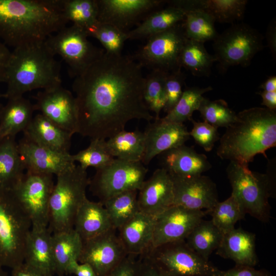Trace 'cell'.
<instances>
[{
    "label": "cell",
    "mask_w": 276,
    "mask_h": 276,
    "mask_svg": "<svg viewBox=\"0 0 276 276\" xmlns=\"http://www.w3.org/2000/svg\"><path fill=\"white\" fill-rule=\"evenodd\" d=\"M142 68L132 56L104 52L75 78L78 133L106 140L125 130L132 120L154 119L144 101Z\"/></svg>",
    "instance_id": "obj_1"
},
{
    "label": "cell",
    "mask_w": 276,
    "mask_h": 276,
    "mask_svg": "<svg viewBox=\"0 0 276 276\" xmlns=\"http://www.w3.org/2000/svg\"><path fill=\"white\" fill-rule=\"evenodd\" d=\"M67 22L63 0H0V39L14 48L44 41Z\"/></svg>",
    "instance_id": "obj_2"
},
{
    "label": "cell",
    "mask_w": 276,
    "mask_h": 276,
    "mask_svg": "<svg viewBox=\"0 0 276 276\" xmlns=\"http://www.w3.org/2000/svg\"><path fill=\"white\" fill-rule=\"evenodd\" d=\"M236 121L227 127L220 138L217 155L248 166L255 156L276 146V111L252 107L237 113Z\"/></svg>",
    "instance_id": "obj_3"
},
{
    "label": "cell",
    "mask_w": 276,
    "mask_h": 276,
    "mask_svg": "<svg viewBox=\"0 0 276 276\" xmlns=\"http://www.w3.org/2000/svg\"><path fill=\"white\" fill-rule=\"evenodd\" d=\"M44 41L14 48L9 59L5 82L8 100L23 96L30 91L61 85L60 63Z\"/></svg>",
    "instance_id": "obj_4"
},
{
    "label": "cell",
    "mask_w": 276,
    "mask_h": 276,
    "mask_svg": "<svg viewBox=\"0 0 276 276\" xmlns=\"http://www.w3.org/2000/svg\"><path fill=\"white\" fill-rule=\"evenodd\" d=\"M89 182L86 170L80 165L57 176L49 203L48 227L52 234L74 228L78 209L87 198Z\"/></svg>",
    "instance_id": "obj_5"
},
{
    "label": "cell",
    "mask_w": 276,
    "mask_h": 276,
    "mask_svg": "<svg viewBox=\"0 0 276 276\" xmlns=\"http://www.w3.org/2000/svg\"><path fill=\"white\" fill-rule=\"evenodd\" d=\"M31 221L11 189H0V266L12 269L24 262Z\"/></svg>",
    "instance_id": "obj_6"
},
{
    "label": "cell",
    "mask_w": 276,
    "mask_h": 276,
    "mask_svg": "<svg viewBox=\"0 0 276 276\" xmlns=\"http://www.w3.org/2000/svg\"><path fill=\"white\" fill-rule=\"evenodd\" d=\"M226 173L232 192L245 214L267 222L270 217L269 198L273 195L274 179L270 174L252 172L248 166L230 162Z\"/></svg>",
    "instance_id": "obj_7"
},
{
    "label": "cell",
    "mask_w": 276,
    "mask_h": 276,
    "mask_svg": "<svg viewBox=\"0 0 276 276\" xmlns=\"http://www.w3.org/2000/svg\"><path fill=\"white\" fill-rule=\"evenodd\" d=\"M263 35L245 23H234L218 34L213 41V55L220 70L229 67L250 65L255 56L263 48Z\"/></svg>",
    "instance_id": "obj_8"
},
{
    "label": "cell",
    "mask_w": 276,
    "mask_h": 276,
    "mask_svg": "<svg viewBox=\"0 0 276 276\" xmlns=\"http://www.w3.org/2000/svg\"><path fill=\"white\" fill-rule=\"evenodd\" d=\"M139 257L165 276H211L216 268L192 249L185 240L151 247Z\"/></svg>",
    "instance_id": "obj_9"
},
{
    "label": "cell",
    "mask_w": 276,
    "mask_h": 276,
    "mask_svg": "<svg viewBox=\"0 0 276 276\" xmlns=\"http://www.w3.org/2000/svg\"><path fill=\"white\" fill-rule=\"evenodd\" d=\"M86 31L72 25L51 35L45 42L53 54L59 55L68 66L71 76L83 73L104 53L88 39Z\"/></svg>",
    "instance_id": "obj_10"
},
{
    "label": "cell",
    "mask_w": 276,
    "mask_h": 276,
    "mask_svg": "<svg viewBox=\"0 0 276 276\" xmlns=\"http://www.w3.org/2000/svg\"><path fill=\"white\" fill-rule=\"evenodd\" d=\"M147 172L148 169L141 162H128L115 158L108 165L96 170L90 179V190L103 203L121 193L138 191L145 180Z\"/></svg>",
    "instance_id": "obj_11"
},
{
    "label": "cell",
    "mask_w": 276,
    "mask_h": 276,
    "mask_svg": "<svg viewBox=\"0 0 276 276\" xmlns=\"http://www.w3.org/2000/svg\"><path fill=\"white\" fill-rule=\"evenodd\" d=\"M187 39L182 22L147 39L132 57L142 67L170 73L181 68L180 55Z\"/></svg>",
    "instance_id": "obj_12"
},
{
    "label": "cell",
    "mask_w": 276,
    "mask_h": 276,
    "mask_svg": "<svg viewBox=\"0 0 276 276\" xmlns=\"http://www.w3.org/2000/svg\"><path fill=\"white\" fill-rule=\"evenodd\" d=\"M54 185L52 174L26 171L11 189L28 216L32 227H48Z\"/></svg>",
    "instance_id": "obj_13"
},
{
    "label": "cell",
    "mask_w": 276,
    "mask_h": 276,
    "mask_svg": "<svg viewBox=\"0 0 276 276\" xmlns=\"http://www.w3.org/2000/svg\"><path fill=\"white\" fill-rule=\"evenodd\" d=\"M98 21L125 32L138 26L152 12L164 7V0H97Z\"/></svg>",
    "instance_id": "obj_14"
},
{
    "label": "cell",
    "mask_w": 276,
    "mask_h": 276,
    "mask_svg": "<svg viewBox=\"0 0 276 276\" xmlns=\"http://www.w3.org/2000/svg\"><path fill=\"white\" fill-rule=\"evenodd\" d=\"M117 229L83 242L78 261L89 264L96 276H108L128 255Z\"/></svg>",
    "instance_id": "obj_15"
},
{
    "label": "cell",
    "mask_w": 276,
    "mask_h": 276,
    "mask_svg": "<svg viewBox=\"0 0 276 276\" xmlns=\"http://www.w3.org/2000/svg\"><path fill=\"white\" fill-rule=\"evenodd\" d=\"M33 98L35 110L73 135L77 133V104L71 91L60 85L39 91Z\"/></svg>",
    "instance_id": "obj_16"
},
{
    "label": "cell",
    "mask_w": 276,
    "mask_h": 276,
    "mask_svg": "<svg viewBox=\"0 0 276 276\" xmlns=\"http://www.w3.org/2000/svg\"><path fill=\"white\" fill-rule=\"evenodd\" d=\"M207 214L205 210H193L174 204L170 206L155 217L152 247L185 240Z\"/></svg>",
    "instance_id": "obj_17"
},
{
    "label": "cell",
    "mask_w": 276,
    "mask_h": 276,
    "mask_svg": "<svg viewBox=\"0 0 276 276\" xmlns=\"http://www.w3.org/2000/svg\"><path fill=\"white\" fill-rule=\"evenodd\" d=\"M174 204L193 210L211 211L219 202L217 187L208 176L171 175Z\"/></svg>",
    "instance_id": "obj_18"
},
{
    "label": "cell",
    "mask_w": 276,
    "mask_h": 276,
    "mask_svg": "<svg viewBox=\"0 0 276 276\" xmlns=\"http://www.w3.org/2000/svg\"><path fill=\"white\" fill-rule=\"evenodd\" d=\"M154 119V121L149 123L143 132L145 151L142 163L145 165L156 156L184 145L190 137L183 123L170 122L160 117Z\"/></svg>",
    "instance_id": "obj_19"
},
{
    "label": "cell",
    "mask_w": 276,
    "mask_h": 276,
    "mask_svg": "<svg viewBox=\"0 0 276 276\" xmlns=\"http://www.w3.org/2000/svg\"><path fill=\"white\" fill-rule=\"evenodd\" d=\"M17 147L26 171L57 176L75 165L70 153L53 151L24 136L17 143Z\"/></svg>",
    "instance_id": "obj_20"
},
{
    "label": "cell",
    "mask_w": 276,
    "mask_h": 276,
    "mask_svg": "<svg viewBox=\"0 0 276 276\" xmlns=\"http://www.w3.org/2000/svg\"><path fill=\"white\" fill-rule=\"evenodd\" d=\"M140 212L156 217L174 205L173 183L164 169H157L138 190Z\"/></svg>",
    "instance_id": "obj_21"
},
{
    "label": "cell",
    "mask_w": 276,
    "mask_h": 276,
    "mask_svg": "<svg viewBox=\"0 0 276 276\" xmlns=\"http://www.w3.org/2000/svg\"><path fill=\"white\" fill-rule=\"evenodd\" d=\"M159 155L161 168L171 175H201L212 168L205 155L198 153L193 147L185 144L169 149Z\"/></svg>",
    "instance_id": "obj_22"
},
{
    "label": "cell",
    "mask_w": 276,
    "mask_h": 276,
    "mask_svg": "<svg viewBox=\"0 0 276 276\" xmlns=\"http://www.w3.org/2000/svg\"><path fill=\"white\" fill-rule=\"evenodd\" d=\"M155 217L139 212L117 231L128 255L139 257L152 247Z\"/></svg>",
    "instance_id": "obj_23"
},
{
    "label": "cell",
    "mask_w": 276,
    "mask_h": 276,
    "mask_svg": "<svg viewBox=\"0 0 276 276\" xmlns=\"http://www.w3.org/2000/svg\"><path fill=\"white\" fill-rule=\"evenodd\" d=\"M52 234L48 227H32L27 241L24 263L41 276L55 274Z\"/></svg>",
    "instance_id": "obj_24"
},
{
    "label": "cell",
    "mask_w": 276,
    "mask_h": 276,
    "mask_svg": "<svg viewBox=\"0 0 276 276\" xmlns=\"http://www.w3.org/2000/svg\"><path fill=\"white\" fill-rule=\"evenodd\" d=\"M216 255L233 260L236 265L255 267L259 262L255 234L235 228L223 235Z\"/></svg>",
    "instance_id": "obj_25"
},
{
    "label": "cell",
    "mask_w": 276,
    "mask_h": 276,
    "mask_svg": "<svg viewBox=\"0 0 276 276\" xmlns=\"http://www.w3.org/2000/svg\"><path fill=\"white\" fill-rule=\"evenodd\" d=\"M23 133L39 145L58 152L70 153L73 134L39 113L33 117Z\"/></svg>",
    "instance_id": "obj_26"
},
{
    "label": "cell",
    "mask_w": 276,
    "mask_h": 276,
    "mask_svg": "<svg viewBox=\"0 0 276 276\" xmlns=\"http://www.w3.org/2000/svg\"><path fill=\"white\" fill-rule=\"evenodd\" d=\"M112 228H114L104 205L99 201L86 198L78 209L74 225V229L82 241L101 235Z\"/></svg>",
    "instance_id": "obj_27"
},
{
    "label": "cell",
    "mask_w": 276,
    "mask_h": 276,
    "mask_svg": "<svg viewBox=\"0 0 276 276\" xmlns=\"http://www.w3.org/2000/svg\"><path fill=\"white\" fill-rule=\"evenodd\" d=\"M167 4V6L152 12L138 26L127 32L128 39H147L182 22L185 11L168 1Z\"/></svg>",
    "instance_id": "obj_28"
},
{
    "label": "cell",
    "mask_w": 276,
    "mask_h": 276,
    "mask_svg": "<svg viewBox=\"0 0 276 276\" xmlns=\"http://www.w3.org/2000/svg\"><path fill=\"white\" fill-rule=\"evenodd\" d=\"M169 3L183 10L194 8L205 11L220 23L234 24L244 15L246 0H173Z\"/></svg>",
    "instance_id": "obj_29"
},
{
    "label": "cell",
    "mask_w": 276,
    "mask_h": 276,
    "mask_svg": "<svg viewBox=\"0 0 276 276\" xmlns=\"http://www.w3.org/2000/svg\"><path fill=\"white\" fill-rule=\"evenodd\" d=\"M34 104L24 96L8 99L0 112V136H13L23 132L33 118Z\"/></svg>",
    "instance_id": "obj_30"
},
{
    "label": "cell",
    "mask_w": 276,
    "mask_h": 276,
    "mask_svg": "<svg viewBox=\"0 0 276 276\" xmlns=\"http://www.w3.org/2000/svg\"><path fill=\"white\" fill-rule=\"evenodd\" d=\"M51 241L55 273L64 276L69 263L78 260L83 241L74 228L53 233Z\"/></svg>",
    "instance_id": "obj_31"
},
{
    "label": "cell",
    "mask_w": 276,
    "mask_h": 276,
    "mask_svg": "<svg viewBox=\"0 0 276 276\" xmlns=\"http://www.w3.org/2000/svg\"><path fill=\"white\" fill-rule=\"evenodd\" d=\"M15 137L0 142V189H12L25 173Z\"/></svg>",
    "instance_id": "obj_32"
},
{
    "label": "cell",
    "mask_w": 276,
    "mask_h": 276,
    "mask_svg": "<svg viewBox=\"0 0 276 276\" xmlns=\"http://www.w3.org/2000/svg\"><path fill=\"white\" fill-rule=\"evenodd\" d=\"M106 143L109 151L114 158L142 162L145 151L143 132L124 130L106 140Z\"/></svg>",
    "instance_id": "obj_33"
},
{
    "label": "cell",
    "mask_w": 276,
    "mask_h": 276,
    "mask_svg": "<svg viewBox=\"0 0 276 276\" xmlns=\"http://www.w3.org/2000/svg\"><path fill=\"white\" fill-rule=\"evenodd\" d=\"M223 234L211 220L202 219L192 230L185 239L187 245L206 261L219 247Z\"/></svg>",
    "instance_id": "obj_34"
},
{
    "label": "cell",
    "mask_w": 276,
    "mask_h": 276,
    "mask_svg": "<svg viewBox=\"0 0 276 276\" xmlns=\"http://www.w3.org/2000/svg\"><path fill=\"white\" fill-rule=\"evenodd\" d=\"M216 59L209 54L204 43L187 39L181 50L179 64L197 77H209Z\"/></svg>",
    "instance_id": "obj_35"
},
{
    "label": "cell",
    "mask_w": 276,
    "mask_h": 276,
    "mask_svg": "<svg viewBox=\"0 0 276 276\" xmlns=\"http://www.w3.org/2000/svg\"><path fill=\"white\" fill-rule=\"evenodd\" d=\"M184 10L185 17L182 26L187 39L203 43L215 39L219 34L215 29L216 21L213 16L199 9Z\"/></svg>",
    "instance_id": "obj_36"
},
{
    "label": "cell",
    "mask_w": 276,
    "mask_h": 276,
    "mask_svg": "<svg viewBox=\"0 0 276 276\" xmlns=\"http://www.w3.org/2000/svg\"><path fill=\"white\" fill-rule=\"evenodd\" d=\"M137 190L124 192L104 202L112 225L118 230L140 212Z\"/></svg>",
    "instance_id": "obj_37"
},
{
    "label": "cell",
    "mask_w": 276,
    "mask_h": 276,
    "mask_svg": "<svg viewBox=\"0 0 276 276\" xmlns=\"http://www.w3.org/2000/svg\"><path fill=\"white\" fill-rule=\"evenodd\" d=\"M213 89L212 87H186L179 101L169 112L163 118L167 121L183 123L190 121L193 112L198 110L204 98L203 94Z\"/></svg>",
    "instance_id": "obj_38"
},
{
    "label": "cell",
    "mask_w": 276,
    "mask_h": 276,
    "mask_svg": "<svg viewBox=\"0 0 276 276\" xmlns=\"http://www.w3.org/2000/svg\"><path fill=\"white\" fill-rule=\"evenodd\" d=\"M208 214L211 216V221L223 235L234 229L236 223L244 219L246 215L232 194L226 200L219 201Z\"/></svg>",
    "instance_id": "obj_39"
},
{
    "label": "cell",
    "mask_w": 276,
    "mask_h": 276,
    "mask_svg": "<svg viewBox=\"0 0 276 276\" xmlns=\"http://www.w3.org/2000/svg\"><path fill=\"white\" fill-rule=\"evenodd\" d=\"M66 20L86 31L98 22L97 0H63Z\"/></svg>",
    "instance_id": "obj_40"
},
{
    "label": "cell",
    "mask_w": 276,
    "mask_h": 276,
    "mask_svg": "<svg viewBox=\"0 0 276 276\" xmlns=\"http://www.w3.org/2000/svg\"><path fill=\"white\" fill-rule=\"evenodd\" d=\"M87 35L99 41L105 52L111 55H121L125 42L128 40L127 32L110 24L98 21L86 30Z\"/></svg>",
    "instance_id": "obj_41"
},
{
    "label": "cell",
    "mask_w": 276,
    "mask_h": 276,
    "mask_svg": "<svg viewBox=\"0 0 276 276\" xmlns=\"http://www.w3.org/2000/svg\"><path fill=\"white\" fill-rule=\"evenodd\" d=\"M167 73L152 71L145 77L144 101L148 110L155 113L154 118H159L160 112L166 104L165 80Z\"/></svg>",
    "instance_id": "obj_42"
},
{
    "label": "cell",
    "mask_w": 276,
    "mask_h": 276,
    "mask_svg": "<svg viewBox=\"0 0 276 276\" xmlns=\"http://www.w3.org/2000/svg\"><path fill=\"white\" fill-rule=\"evenodd\" d=\"M72 158L74 162H78L79 165L85 170L89 167L96 170L102 168L115 158L108 149L106 140L101 139L90 140L89 146L72 155Z\"/></svg>",
    "instance_id": "obj_43"
},
{
    "label": "cell",
    "mask_w": 276,
    "mask_h": 276,
    "mask_svg": "<svg viewBox=\"0 0 276 276\" xmlns=\"http://www.w3.org/2000/svg\"><path fill=\"white\" fill-rule=\"evenodd\" d=\"M204 121L218 128H226L237 120V113L223 99L210 100L204 98L198 109Z\"/></svg>",
    "instance_id": "obj_44"
},
{
    "label": "cell",
    "mask_w": 276,
    "mask_h": 276,
    "mask_svg": "<svg viewBox=\"0 0 276 276\" xmlns=\"http://www.w3.org/2000/svg\"><path fill=\"white\" fill-rule=\"evenodd\" d=\"M185 75L181 68L167 73L165 80L166 104L163 109L168 113L173 109L180 98L183 90Z\"/></svg>",
    "instance_id": "obj_45"
},
{
    "label": "cell",
    "mask_w": 276,
    "mask_h": 276,
    "mask_svg": "<svg viewBox=\"0 0 276 276\" xmlns=\"http://www.w3.org/2000/svg\"><path fill=\"white\" fill-rule=\"evenodd\" d=\"M193 128L189 132L196 144L206 151H211L215 143L220 139L218 127L205 121L197 122L192 119Z\"/></svg>",
    "instance_id": "obj_46"
},
{
    "label": "cell",
    "mask_w": 276,
    "mask_h": 276,
    "mask_svg": "<svg viewBox=\"0 0 276 276\" xmlns=\"http://www.w3.org/2000/svg\"><path fill=\"white\" fill-rule=\"evenodd\" d=\"M211 276H274L265 269H256L254 267L235 265L227 270L216 267Z\"/></svg>",
    "instance_id": "obj_47"
},
{
    "label": "cell",
    "mask_w": 276,
    "mask_h": 276,
    "mask_svg": "<svg viewBox=\"0 0 276 276\" xmlns=\"http://www.w3.org/2000/svg\"><path fill=\"white\" fill-rule=\"evenodd\" d=\"M136 257L128 254L108 276H139L140 261Z\"/></svg>",
    "instance_id": "obj_48"
},
{
    "label": "cell",
    "mask_w": 276,
    "mask_h": 276,
    "mask_svg": "<svg viewBox=\"0 0 276 276\" xmlns=\"http://www.w3.org/2000/svg\"><path fill=\"white\" fill-rule=\"evenodd\" d=\"M74 274L76 276H96L92 267L87 263H79L77 259H73L68 264L66 274Z\"/></svg>",
    "instance_id": "obj_49"
},
{
    "label": "cell",
    "mask_w": 276,
    "mask_h": 276,
    "mask_svg": "<svg viewBox=\"0 0 276 276\" xmlns=\"http://www.w3.org/2000/svg\"><path fill=\"white\" fill-rule=\"evenodd\" d=\"M11 52L0 39V83L5 82Z\"/></svg>",
    "instance_id": "obj_50"
},
{
    "label": "cell",
    "mask_w": 276,
    "mask_h": 276,
    "mask_svg": "<svg viewBox=\"0 0 276 276\" xmlns=\"http://www.w3.org/2000/svg\"><path fill=\"white\" fill-rule=\"evenodd\" d=\"M266 38L267 46L269 48L273 58L276 59V21L273 18L267 27Z\"/></svg>",
    "instance_id": "obj_51"
},
{
    "label": "cell",
    "mask_w": 276,
    "mask_h": 276,
    "mask_svg": "<svg viewBox=\"0 0 276 276\" xmlns=\"http://www.w3.org/2000/svg\"><path fill=\"white\" fill-rule=\"evenodd\" d=\"M140 267L139 276H165L146 259L139 257Z\"/></svg>",
    "instance_id": "obj_52"
},
{
    "label": "cell",
    "mask_w": 276,
    "mask_h": 276,
    "mask_svg": "<svg viewBox=\"0 0 276 276\" xmlns=\"http://www.w3.org/2000/svg\"><path fill=\"white\" fill-rule=\"evenodd\" d=\"M262 99V104L266 108L276 110V91L268 92L262 91L258 93Z\"/></svg>",
    "instance_id": "obj_53"
},
{
    "label": "cell",
    "mask_w": 276,
    "mask_h": 276,
    "mask_svg": "<svg viewBox=\"0 0 276 276\" xmlns=\"http://www.w3.org/2000/svg\"><path fill=\"white\" fill-rule=\"evenodd\" d=\"M11 269L12 276H41L25 263Z\"/></svg>",
    "instance_id": "obj_54"
},
{
    "label": "cell",
    "mask_w": 276,
    "mask_h": 276,
    "mask_svg": "<svg viewBox=\"0 0 276 276\" xmlns=\"http://www.w3.org/2000/svg\"><path fill=\"white\" fill-rule=\"evenodd\" d=\"M260 88L263 91L272 92L276 91V77L272 76L269 77L263 83H262Z\"/></svg>",
    "instance_id": "obj_55"
},
{
    "label": "cell",
    "mask_w": 276,
    "mask_h": 276,
    "mask_svg": "<svg viewBox=\"0 0 276 276\" xmlns=\"http://www.w3.org/2000/svg\"><path fill=\"white\" fill-rule=\"evenodd\" d=\"M0 276H8L7 273L4 270V268L0 266Z\"/></svg>",
    "instance_id": "obj_56"
},
{
    "label": "cell",
    "mask_w": 276,
    "mask_h": 276,
    "mask_svg": "<svg viewBox=\"0 0 276 276\" xmlns=\"http://www.w3.org/2000/svg\"><path fill=\"white\" fill-rule=\"evenodd\" d=\"M2 97V95H1L0 94V112H1V109H2V108L3 106V105H2V104L1 102V98Z\"/></svg>",
    "instance_id": "obj_57"
},
{
    "label": "cell",
    "mask_w": 276,
    "mask_h": 276,
    "mask_svg": "<svg viewBox=\"0 0 276 276\" xmlns=\"http://www.w3.org/2000/svg\"><path fill=\"white\" fill-rule=\"evenodd\" d=\"M3 140V138H2L1 136H0V142L1 141Z\"/></svg>",
    "instance_id": "obj_58"
},
{
    "label": "cell",
    "mask_w": 276,
    "mask_h": 276,
    "mask_svg": "<svg viewBox=\"0 0 276 276\" xmlns=\"http://www.w3.org/2000/svg\"><path fill=\"white\" fill-rule=\"evenodd\" d=\"M200 276H205V275H200Z\"/></svg>",
    "instance_id": "obj_59"
}]
</instances>
